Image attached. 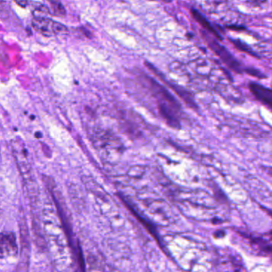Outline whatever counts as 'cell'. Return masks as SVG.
<instances>
[{"instance_id":"cell-1","label":"cell","mask_w":272,"mask_h":272,"mask_svg":"<svg viewBox=\"0 0 272 272\" xmlns=\"http://www.w3.org/2000/svg\"><path fill=\"white\" fill-rule=\"evenodd\" d=\"M32 26L37 31L47 37L66 34L68 31L65 25L47 17L33 18Z\"/></svg>"},{"instance_id":"cell-2","label":"cell","mask_w":272,"mask_h":272,"mask_svg":"<svg viewBox=\"0 0 272 272\" xmlns=\"http://www.w3.org/2000/svg\"><path fill=\"white\" fill-rule=\"evenodd\" d=\"M205 38H206L207 43L209 44L211 49L214 51L216 55L220 57L229 67L231 68L232 70H236L238 73H242L243 69L241 67V63L234 58V56L231 55V53L229 52L225 47H223L215 40H212L209 36H206Z\"/></svg>"},{"instance_id":"cell-3","label":"cell","mask_w":272,"mask_h":272,"mask_svg":"<svg viewBox=\"0 0 272 272\" xmlns=\"http://www.w3.org/2000/svg\"><path fill=\"white\" fill-rule=\"evenodd\" d=\"M249 90L258 101L272 112V88L252 82L249 83Z\"/></svg>"},{"instance_id":"cell-4","label":"cell","mask_w":272,"mask_h":272,"mask_svg":"<svg viewBox=\"0 0 272 272\" xmlns=\"http://www.w3.org/2000/svg\"><path fill=\"white\" fill-rule=\"evenodd\" d=\"M191 13L197 23H199L201 26H203L207 32H209L211 34H213L218 40H222L223 38H222L221 34L215 28V26L205 18V15L196 9H191Z\"/></svg>"},{"instance_id":"cell-5","label":"cell","mask_w":272,"mask_h":272,"mask_svg":"<svg viewBox=\"0 0 272 272\" xmlns=\"http://www.w3.org/2000/svg\"><path fill=\"white\" fill-rule=\"evenodd\" d=\"M250 241L254 246L257 247L261 252L266 255H272V235L267 239L264 237H252L250 238Z\"/></svg>"},{"instance_id":"cell-6","label":"cell","mask_w":272,"mask_h":272,"mask_svg":"<svg viewBox=\"0 0 272 272\" xmlns=\"http://www.w3.org/2000/svg\"><path fill=\"white\" fill-rule=\"evenodd\" d=\"M50 12L55 16L64 17L66 15V9L64 8L60 0H49Z\"/></svg>"},{"instance_id":"cell-7","label":"cell","mask_w":272,"mask_h":272,"mask_svg":"<svg viewBox=\"0 0 272 272\" xmlns=\"http://www.w3.org/2000/svg\"><path fill=\"white\" fill-rule=\"evenodd\" d=\"M230 41L231 42V44H234L235 47H237V49L240 51H243V52L247 53L248 55H252L254 57H258V55L254 52L253 50L247 45L245 43L241 41L240 40H233V38H230Z\"/></svg>"},{"instance_id":"cell-8","label":"cell","mask_w":272,"mask_h":272,"mask_svg":"<svg viewBox=\"0 0 272 272\" xmlns=\"http://www.w3.org/2000/svg\"><path fill=\"white\" fill-rule=\"evenodd\" d=\"M15 2L17 3L21 7L25 8L28 4V0H15Z\"/></svg>"},{"instance_id":"cell-9","label":"cell","mask_w":272,"mask_h":272,"mask_svg":"<svg viewBox=\"0 0 272 272\" xmlns=\"http://www.w3.org/2000/svg\"><path fill=\"white\" fill-rule=\"evenodd\" d=\"M225 236V232L223 231H218L214 233V237L216 238H222Z\"/></svg>"},{"instance_id":"cell-10","label":"cell","mask_w":272,"mask_h":272,"mask_svg":"<svg viewBox=\"0 0 272 272\" xmlns=\"http://www.w3.org/2000/svg\"><path fill=\"white\" fill-rule=\"evenodd\" d=\"M80 30H82V33L84 34L85 36H87V38H90V37H91V35H90V32L89 31V30H87V29L85 28V27H81Z\"/></svg>"},{"instance_id":"cell-11","label":"cell","mask_w":272,"mask_h":272,"mask_svg":"<svg viewBox=\"0 0 272 272\" xmlns=\"http://www.w3.org/2000/svg\"><path fill=\"white\" fill-rule=\"evenodd\" d=\"M266 172L268 173L269 175L272 176V167L271 168H266Z\"/></svg>"}]
</instances>
